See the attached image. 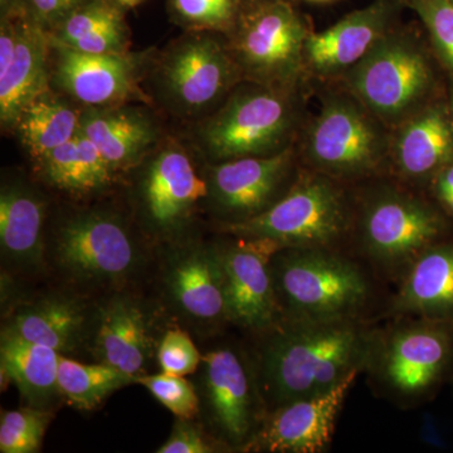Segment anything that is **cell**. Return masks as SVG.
<instances>
[{"label":"cell","mask_w":453,"mask_h":453,"mask_svg":"<svg viewBox=\"0 0 453 453\" xmlns=\"http://www.w3.org/2000/svg\"><path fill=\"white\" fill-rule=\"evenodd\" d=\"M282 250L265 238H241L219 249L226 277V320L247 329H270L280 320L271 259Z\"/></svg>","instance_id":"cell-11"},{"label":"cell","mask_w":453,"mask_h":453,"mask_svg":"<svg viewBox=\"0 0 453 453\" xmlns=\"http://www.w3.org/2000/svg\"><path fill=\"white\" fill-rule=\"evenodd\" d=\"M288 98L271 89H249L229 100L205 127L204 142L219 160L266 157L282 151L294 127Z\"/></svg>","instance_id":"cell-7"},{"label":"cell","mask_w":453,"mask_h":453,"mask_svg":"<svg viewBox=\"0 0 453 453\" xmlns=\"http://www.w3.org/2000/svg\"><path fill=\"white\" fill-rule=\"evenodd\" d=\"M2 3L3 12L18 11V4L19 0H0Z\"/></svg>","instance_id":"cell-42"},{"label":"cell","mask_w":453,"mask_h":453,"mask_svg":"<svg viewBox=\"0 0 453 453\" xmlns=\"http://www.w3.org/2000/svg\"><path fill=\"white\" fill-rule=\"evenodd\" d=\"M348 82L360 103L387 121L418 112L436 85L425 52L387 35L351 67Z\"/></svg>","instance_id":"cell-5"},{"label":"cell","mask_w":453,"mask_h":453,"mask_svg":"<svg viewBox=\"0 0 453 453\" xmlns=\"http://www.w3.org/2000/svg\"><path fill=\"white\" fill-rule=\"evenodd\" d=\"M85 303L65 296L46 297L19 310L4 332L18 338L73 353L81 344L88 325Z\"/></svg>","instance_id":"cell-24"},{"label":"cell","mask_w":453,"mask_h":453,"mask_svg":"<svg viewBox=\"0 0 453 453\" xmlns=\"http://www.w3.org/2000/svg\"><path fill=\"white\" fill-rule=\"evenodd\" d=\"M122 33H124L122 22L115 23L89 33L81 40L74 42L73 46L67 47L85 53H96V55L118 53L122 43Z\"/></svg>","instance_id":"cell-38"},{"label":"cell","mask_w":453,"mask_h":453,"mask_svg":"<svg viewBox=\"0 0 453 453\" xmlns=\"http://www.w3.org/2000/svg\"><path fill=\"white\" fill-rule=\"evenodd\" d=\"M136 381L142 384L178 419L190 421L198 414V395L186 378L162 372L160 374L142 375Z\"/></svg>","instance_id":"cell-32"},{"label":"cell","mask_w":453,"mask_h":453,"mask_svg":"<svg viewBox=\"0 0 453 453\" xmlns=\"http://www.w3.org/2000/svg\"><path fill=\"white\" fill-rule=\"evenodd\" d=\"M294 168L290 148L266 157L226 160L211 172L210 193L220 210L242 222L273 207L285 192Z\"/></svg>","instance_id":"cell-13"},{"label":"cell","mask_w":453,"mask_h":453,"mask_svg":"<svg viewBox=\"0 0 453 453\" xmlns=\"http://www.w3.org/2000/svg\"><path fill=\"white\" fill-rule=\"evenodd\" d=\"M320 2H327V0H320Z\"/></svg>","instance_id":"cell-45"},{"label":"cell","mask_w":453,"mask_h":453,"mask_svg":"<svg viewBox=\"0 0 453 453\" xmlns=\"http://www.w3.org/2000/svg\"><path fill=\"white\" fill-rule=\"evenodd\" d=\"M280 316L288 320L357 319L371 285L354 262L332 249H282L271 259Z\"/></svg>","instance_id":"cell-2"},{"label":"cell","mask_w":453,"mask_h":453,"mask_svg":"<svg viewBox=\"0 0 453 453\" xmlns=\"http://www.w3.org/2000/svg\"><path fill=\"white\" fill-rule=\"evenodd\" d=\"M47 178L61 189L88 193L105 187L112 169L97 146L82 133L58 146L43 160Z\"/></svg>","instance_id":"cell-27"},{"label":"cell","mask_w":453,"mask_h":453,"mask_svg":"<svg viewBox=\"0 0 453 453\" xmlns=\"http://www.w3.org/2000/svg\"><path fill=\"white\" fill-rule=\"evenodd\" d=\"M81 131L97 146L112 170L135 163L153 142L150 125L127 113H92L81 119Z\"/></svg>","instance_id":"cell-28"},{"label":"cell","mask_w":453,"mask_h":453,"mask_svg":"<svg viewBox=\"0 0 453 453\" xmlns=\"http://www.w3.org/2000/svg\"><path fill=\"white\" fill-rule=\"evenodd\" d=\"M366 368L403 403L429 395L453 368V323L417 318L375 332Z\"/></svg>","instance_id":"cell-3"},{"label":"cell","mask_w":453,"mask_h":453,"mask_svg":"<svg viewBox=\"0 0 453 453\" xmlns=\"http://www.w3.org/2000/svg\"><path fill=\"white\" fill-rule=\"evenodd\" d=\"M202 359L195 342L180 329L169 330L157 349V362L166 374L186 377L196 371Z\"/></svg>","instance_id":"cell-36"},{"label":"cell","mask_w":453,"mask_h":453,"mask_svg":"<svg viewBox=\"0 0 453 453\" xmlns=\"http://www.w3.org/2000/svg\"><path fill=\"white\" fill-rule=\"evenodd\" d=\"M18 40L13 58L0 71V118L4 125L18 121L20 113L46 94L47 42L35 23L17 22Z\"/></svg>","instance_id":"cell-23"},{"label":"cell","mask_w":453,"mask_h":453,"mask_svg":"<svg viewBox=\"0 0 453 453\" xmlns=\"http://www.w3.org/2000/svg\"><path fill=\"white\" fill-rule=\"evenodd\" d=\"M59 82L88 105L100 106L124 100L133 92V70L119 53H85L58 44Z\"/></svg>","instance_id":"cell-22"},{"label":"cell","mask_w":453,"mask_h":453,"mask_svg":"<svg viewBox=\"0 0 453 453\" xmlns=\"http://www.w3.org/2000/svg\"><path fill=\"white\" fill-rule=\"evenodd\" d=\"M449 109H451V111L453 113V92H452V96H451V103H449Z\"/></svg>","instance_id":"cell-44"},{"label":"cell","mask_w":453,"mask_h":453,"mask_svg":"<svg viewBox=\"0 0 453 453\" xmlns=\"http://www.w3.org/2000/svg\"><path fill=\"white\" fill-rule=\"evenodd\" d=\"M33 13L42 22L62 23L89 0H28Z\"/></svg>","instance_id":"cell-39"},{"label":"cell","mask_w":453,"mask_h":453,"mask_svg":"<svg viewBox=\"0 0 453 453\" xmlns=\"http://www.w3.org/2000/svg\"><path fill=\"white\" fill-rule=\"evenodd\" d=\"M119 3L124 5H129V7H133V5L138 4L140 0H118Z\"/></svg>","instance_id":"cell-43"},{"label":"cell","mask_w":453,"mask_h":453,"mask_svg":"<svg viewBox=\"0 0 453 453\" xmlns=\"http://www.w3.org/2000/svg\"><path fill=\"white\" fill-rule=\"evenodd\" d=\"M52 417V413L37 407L3 412L0 419V451H40L42 441Z\"/></svg>","instance_id":"cell-31"},{"label":"cell","mask_w":453,"mask_h":453,"mask_svg":"<svg viewBox=\"0 0 453 453\" xmlns=\"http://www.w3.org/2000/svg\"><path fill=\"white\" fill-rule=\"evenodd\" d=\"M393 310L453 323V242L440 241L414 259L402 276Z\"/></svg>","instance_id":"cell-18"},{"label":"cell","mask_w":453,"mask_h":453,"mask_svg":"<svg viewBox=\"0 0 453 453\" xmlns=\"http://www.w3.org/2000/svg\"><path fill=\"white\" fill-rule=\"evenodd\" d=\"M357 375L321 395L279 405L244 449L275 453L325 451L332 442L336 418Z\"/></svg>","instance_id":"cell-12"},{"label":"cell","mask_w":453,"mask_h":453,"mask_svg":"<svg viewBox=\"0 0 453 453\" xmlns=\"http://www.w3.org/2000/svg\"><path fill=\"white\" fill-rule=\"evenodd\" d=\"M2 371L16 383L22 395L35 407L50 403L58 388L61 353L53 348L3 333Z\"/></svg>","instance_id":"cell-25"},{"label":"cell","mask_w":453,"mask_h":453,"mask_svg":"<svg viewBox=\"0 0 453 453\" xmlns=\"http://www.w3.org/2000/svg\"><path fill=\"white\" fill-rule=\"evenodd\" d=\"M446 222L428 203L388 190L366 203L362 242L377 266L402 276L428 247L443 241Z\"/></svg>","instance_id":"cell-6"},{"label":"cell","mask_w":453,"mask_h":453,"mask_svg":"<svg viewBox=\"0 0 453 453\" xmlns=\"http://www.w3.org/2000/svg\"><path fill=\"white\" fill-rule=\"evenodd\" d=\"M431 35L441 61L453 74V3L451 0H411Z\"/></svg>","instance_id":"cell-33"},{"label":"cell","mask_w":453,"mask_h":453,"mask_svg":"<svg viewBox=\"0 0 453 453\" xmlns=\"http://www.w3.org/2000/svg\"><path fill=\"white\" fill-rule=\"evenodd\" d=\"M232 76L231 59L210 38L184 42L170 55L164 70L170 94L190 109L213 103L228 88Z\"/></svg>","instance_id":"cell-16"},{"label":"cell","mask_w":453,"mask_h":453,"mask_svg":"<svg viewBox=\"0 0 453 453\" xmlns=\"http://www.w3.org/2000/svg\"><path fill=\"white\" fill-rule=\"evenodd\" d=\"M146 219L157 231L177 228L190 216L196 203L210 195V186L183 151L169 149L146 169L142 186Z\"/></svg>","instance_id":"cell-15"},{"label":"cell","mask_w":453,"mask_h":453,"mask_svg":"<svg viewBox=\"0 0 453 453\" xmlns=\"http://www.w3.org/2000/svg\"><path fill=\"white\" fill-rule=\"evenodd\" d=\"M136 380L133 375L104 363L82 365L62 356L59 359V393L77 410H95L115 390Z\"/></svg>","instance_id":"cell-30"},{"label":"cell","mask_w":453,"mask_h":453,"mask_svg":"<svg viewBox=\"0 0 453 453\" xmlns=\"http://www.w3.org/2000/svg\"><path fill=\"white\" fill-rule=\"evenodd\" d=\"M384 139L356 104L342 98L325 104L306 142L309 162L329 178H360L380 166Z\"/></svg>","instance_id":"cell-9"},{"label":"cell","mask_w":453,"mask_h":453,"mask_svg":"<svg viewBox=\"0 0 453 453\" xmlns=\"http://www.w3.org/2000/svg\"><path fill=\"white\" fill-rule=\"evenodd\" d=\"M208 413L226 442L246 446L256 434V399L242 359L231 349L203 357Z\"/></svg>","instance_id":"cell-14"},{"label":"cell","mask_w":453,"mask_h":453,"mask_svg":"<svg viewBox=\"0 0 453 453\" xmlns=\"http://www.w3.org/2000/svg\"><path fill=\"white\" fill-rule=\"evenodd\" d=\"M389 11L384 3L353 12L319 35H310L305 59L319 73L353 67L386 35Z\"/></svg>","instance_id":"cell-20"},{"label":"cell","mask_w":453,"mask_h":453,"mask_svg":"<svg viewBox=\"0 0 453 453\" xmlns=\"http://www.w3.org/2000/svg\"><path fill=\"white\" fill-rule=\"evenodd\" d=\"M43 204L29 190L7 187L0 196V243L17 265L35 267L43 256Z\"/></svg>","instance_id":"cell-26"},{"label":"cell","mask_w":453,"mask_h":453,"mask_svg":"<svg viewBox=\"0 0 453 453\" xmlns=\"http://www.w3.org/2000/svg\"><path fill=\"white\" fill-rule=\"evenodd\" d=\"M213 452L210 443L201 432L184 419H179L169 440L159 447L157 453H210Z\"/></svg>","instance_id":"cell-37"},{"label":"cell","mask_w":453,"mask_h":453,"mask_svg":"<svg viewBox=\"0 0 453 453\" xmlns=\"http://www.w3.org/2000/svg\"><path fill=\"white\" fill-rule=\"evenodd\" d=\"M451 2L453 3V0H451Z\"/></svg>","instance_id":"cell-47"},{"label":"cell","mask_w":453,"mask_h":453,"mask_svg":"<svg viewBox=\"0 0 453 453\" xmlns=\"http://www.w3.org/2000/svg\"><path fill=\"white\" fill-rule=\"evenodd\" d=\"M396 169L414 181L434 180L453 162V113L434 104L414 113L393 146Z\"/></svg>","instance_id":"cell-17"},{"label":"cell","mask_w":453,"mask_h":453,"mask_svg":"<svg viewBox=\"0 0 453 453\" xmlns=\"http://www.w3.org/2000/svg\"><path fill=\"white\" fill-rule=\"evenodd\" d=\"M309 35L290 4L271 3L244 19L235 42L238 58L259 81L285 82L299 71Z\"/></svg>","instance_id":"cell-10"},{"label":"cell","mask_w":453,"mask_h":453,"mask_svg":"<svg viewBox=\"0 0 453 453\" xmlns=\"http://www.w3.org/2000/svg\"><path fill=\"white\" fill-rule=\"evenodd\" d=\"M58 266L83 282L118 283L135 273L138 247L116 217L88 213L61 226L55 238Z\"/></svg>","instance_id":"cell-8"},{"label":"cell","mask_w":453,"mask_h":453,"mask_svg":"<svg viewBox=\"0 0 453 453\" xmlns=\"http://www.w3.org/2000/svg\"><path fill=\"white\" fill-rule=\"evenodd\" d=\"M17 124L33 157L44 160L79 134L81 119L71 107L43 94L23 110Z\"/></svg>","instance_id":"cell-29"},{"label":"cell","mask_w":453,"mask_h":453,"mask_svg":"<svg viewBox=\"0 0 453 453\" xmlns=\"http://www.w3.org/2000/svg\"><path fill=\"white\" fill-rule=\"evenodd\" d=\"M168 288L184 314L199 321L226 319V277L219 249L196 247L175 256Z\"/></svg>","instance_id":"cell-19"},{"label":"cell","mask_w":453,"mask_h":453,"mask_svg":"<svg viewBox=\"0 0 453 453\" xmlns=\"http://www.w3.org/2000/svg\"><path fill=\"white\" fill-rule=\"evenodd\" d=\"M270 329L259 372L262 390L273 408L321 395L359 374L368 365L375 338L359 319H280Z\"/></svg>","instance_id":"cell-1"},{"label":"cell","mask_w":453,"mask_h":453,"mask_svg":"<svg viewBox=\"0 0 453 453\" xmlns=\"http://www.w3.org/2000/svg\"><path fill=\"white\" fill-rule=\"evenodd\" d=\"M121 22L120 14L103 0H89L59 23L58 44L73 46L89 33Z\"/></svg>","instance_id":"cell-34"},{"label":"cell","mask_w":453,"mask_h":453,"mask_svg":"<svg viewBox=\"0 0 453 453\" xmlns=\"http://www.w3.org/2000/svg\"><path fill=\"white\" fill-rule=\"evenodd\" d=\"M438 201H440L447 214L453 219V195L443 196V198L438 199Z\"/></svg>","instance_id":"cell-41"},{"label":"cell","mask_w":453,"mask_h":453,"mask_svg":"<svg viewBox=\"0 0 453 453\" xmlns=\"http://www.w3.org/2000/svg\"><path fill=\"white\" fill-rule=\"evenodd\" d=\"M349 211L344 195L326 175H305L264 213L231 223L241 238H265L282 249H332L344 237Z\"/></svg>","instance_id":"cell-4"},{"label":"cell","mask_w":453,"mask_h":453,"mask_svg":"<svg viewBox=\"0 0 453 453\" xmlns=\"http://www.w3.org/2000/svg\"><path fill=\"white\" fill-rule=\"evenodd\" d=\"M179 19L199 29H222L231 25L235 0H172Z\"/></svg>","instance_id":"cell-35"},{"label":"cell","mask_w":453,"mask_h":453,"mask_svg":"<svg viewBox=\"0 0 453 453\" xmlns=\"http://www.w3.org/2000/svg\"><path fill=\"white\" fill-rule=\"evenodd\" d=\"M96 351L101 363L136 380L151 356V336L142 306L127 296H115L100 309Z\"/></svg>","instance_id":"cell-21"},{"label":"cell","mask_w":453,"mask_h":453,"mask_svg":"<svg viewBox=\"0 0 453 453\" xmlns=\"http://www.w3.org/2000/svg\"><path fill=\"white\" fill-rule=\"evenodd\" d=\"M432 181H434V190L437 199L453 195V162L441 170Z\"/></svg>","instance_id":"cell-40"},{"label":"cell","mask_w":453,"mask_h":453,"mask_svg":"<svg viewBox=\"0 0 453 453\" xmlns=\"http://www.w3.org/2000/svg\"><path fill=\"white\" fill-rule=\"evenodd\" d=\"M315 2H320V0H315Z\"/></svg>","instance_id":"cell-46"}]
</instances>
